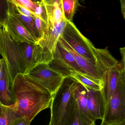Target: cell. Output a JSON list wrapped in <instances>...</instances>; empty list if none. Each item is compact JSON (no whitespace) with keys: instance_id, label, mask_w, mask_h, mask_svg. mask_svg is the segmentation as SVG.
<instances>
[{"instance_id":"6da1fadb","label":"cell","mask_w":125,"mask_h":125,"mask_svg":"<svg viewBox=\"0 0 125 125\" xmlns=\"http://www.w3.org/2000/svg\"><path fill=\"white\" fill-rule=\"evenodd\" d=\"M19 114L29 123L40 112L50 108L53 95L46 88L27 74L19 73L13 82Z\"/></svg>"},{"instance_id":"7a4b0ae2","label":"cell","mask_w":125,"mask_h":125,"mask_svg":"<svg viewBox=\"0 0 125 125\" xmlns=\"http://www.w3.org/2000/svg\"><path fill=\"white\" fill-rule=\"evenodd\" d=\"M78 82L70 76L65 77L52 97L50 108L52 125H70L75 108L74 92Z\"/></svg>"},{"instance_id":"3957f363","label":"cell","mask_w":125,"mask_h":125,"mask_svg":"<svg viewBox=\"0 0 125 125\" xmlns=\"http://www.w3.org/2000/svg\"><path fill=\"white\" fill-rule=\"evenodd\" d=\"M61 37L79 55L95 64L96 48L90 40L81 33L73 22L67 20Z\"/></svg>"},{"instance_id":"277c9868","label":"cell","mask_w":125,"mask_h":125,"mask_svg":"<svg viewBox=\"0 0 125 125\" xmlns=\"http://www.w3.org/2000/svg\"><path fill=\"white\" fill-rule=\"evenodd\" d=\"M0 54L3 59L12 82L20 73L18 44L10 37L6 24L0 27Z\"/></svg>"},{"instance_id":"5b68a950","label":"cell","mask_w":125,"mask_h":125,"mask_svg":"<svg viewBox=\"0 0 125 125\" xmlns=\"http://www.w3.org/2000/svg\"><path fill=\"white\" fill-rule=\"evenodd\" d=\"M102 122L107 123H125V74L120 76L115 91L106 103Z\"/></svg>"},{"instance_id":"8992f818","label":"cell","mask_w":125,"mask_h":125,"mask_svg":"<svg viewBox=\"0 0 125 125\" xmlns=\"http://www.w3.org/2000/svg\"><path fill=\"white\" fill-rule=\"evenodd\" d=\"M49 67L65 78L70 76L72 71L87 74L78 64L73 56L63 46L59 40L56 46L53 59L48 63Z\"/></svg>"},{"instance_id":"52a82bcc","label":"cell","mask_w":125,"mask_h":125,"mask_svg":"<svg viewBox=\"0 0 125 125\" xmlns=\"http://www.w3.org/2000/svg\"><path fill=\"white\" fill-rule=\"evenodd\" d=\"M38 82L51 93L54 94L65 77L51 69L47 63H39L26 74Z\"/></svg>"},{"instance_id":"ba28073f","label":"cell","mask_w":125,"mask_h":125,"mask_svg":"<svg viewBox=\"0 0 125 125\" xmlns=\"http://www.w3.org/2000/svg\"><path fill=\"white\" fill-rule=\"evenodd\" d=\"M66 21L64 20L56 23H48L44 37L37 43L41 47L45 63L48 64L53 59L57 44L63 33Z\"/></svg>"},{"instance_id":"9c48e42d","label":"cell","mask_w":125,"mask_h":125,"mask_svg":"<svg viewBox=\"0 0 125 125\" xmlns=\"http://www.w3.org/2000/svg\"><path fill=\"white\" fill-rule=\"evenodd\" d=\"M21 73L26 74L39 63H45L42 50L37 43H18Z\"/></svg>"},{"instance_id":"30bf717a","label":"cell","mask_w":125,"mask_h":125,"mask_svg":"<svg viewBox=\"0 0 125 125\" xmlns=\"http://www.w3.org/2000/svg\"><path fill=\"white\" fill-rule=\"evenodd\" d=\"M85 87L87 91V109L89 114L95 121L102 120L106 106L102 90H94Z\"/></svg>"},{"instance_id":"8fae6325","label":"cell","mask_w":125,"mask_h":125,"mask_svg":"<svg viewBox=\"0 0 125 125\" xmlns=\"http://www.w3.org/2000/svg\"><path fill=\"white\" fill-rule=\"evenodd\" d=\"M6 25L10 37L17 43H37L20 22L10 12Z\"/></svg>"},{"instance_id":"7c38bea8","label":"cell","mask_w":125,"mask_h":125,"mask_svg":"<svg viewBox=\"0 0 125 125\" xmlns=\"http://www.w3.org/2000/svg\"><path fill=\"white\" fill-rule=\"evenodd\" d=\"M125 73L121 72L119 65L106 69L103 74V87L102 92L107 103L115 91L120 76Z\"/></svg>"},{"instance_id":"4fadbf2b","label":"cell","mask_w":125,"mask_h":125,"mask_svg":"<svg viewBox=\"0 0 125 125\" xmlns=\"http://www.w3.org/2000/svg\"><path fill=\"white\" fill-rule=\"evenodd\" d=\"M16 100L12 82L5 63L2 76L0 79V103L5 106L15 104Z\"/></svg>"},{"instance_id":"5bb4252c","label":"cell","mask_w":125,"mask_h":125,"mask_svg":"<svg viewBox=\"0 0 125 125\" xmlns=\"http://www.w3.org/2000/svg\"><path fill=\"white\" fill-rule=\"evenodd\" d=\"M61 37L59 40L63 46L73 56L79 65L87 75L97 79L102 80V75L99 68L96 64L90 62L77 53L72 48L65 42Z\"/></svg>"},{"instance_id":"9a60e30c","label":"cell","mask_w":125,"mask_h":125,"mask_svg":"<svg viewBox=\"0 0 125 125\" xmlns=\"http://www.w3.org/2000/svg\"><path fill=\"white\" fill-rule=\"evenodd\" d=\"M62 0H44L47 12L48 23H56L65 20L63 15Z\"/></svg>"},{"instance_id":"2e32d148","label":"cell","mask_w":125,"mask_h":125,"mask_svg":"<svg viewBox=\"0 0 125 125\" xmlns=\"http://www.w3.org/2000/svg\"><path fill=\"white\" fill-rule=\"evenodd\" d=\"M70 76L73 78L77 82L91 89L100 90L103 88V82L102 80L91 77L87 74L72 71Z\"/></svg>"},{"instance_id":"e0dca14e","label":"cell","mask_w":125,"mask_h":125,"mask_svg":"<svg viewBox=\"0 0 125 125\" xmlns=\"http://www.w3.org/2000/svg\"><path fill=\"white\" fill-rule=\"evenodd\" d=\"M22 118L18 112L14 104L10 106L1 105L0 125H13Z\"/></svg>"},{"instance_id":"ac0fdd59","label":"cell","mask_w":125,"mask_h":125,"mask_svg":"<svg viewBox=\"0 0 125 125\" xmlns=\"http://www.w3.org/2000/svg\"><path fill=\"white\" fill-rule=\"evenodd\" d=\"M10 13L12 14L20 22L24 28L33 37L37 44L40 40L39 35L36 27L34 17L26 16L18 14L12 10L11 6Z\"/></svg>"},{"instance_id":"d6986e66","label":"cell","mask_w":125,"mask_h":125,"mask_svg":"<svg viewBox=\"0 0 125 125\" xmlns=\"http://www.w3.org/2000/svg\"><path fill=\"white\" fill-rule=\"evenodd\" d=\"M75 102L79 109L87 116L95 122L90 116L87 109V91L86 87L78 82L74 92Z\"/></svg>"},{"instance_id":"ffe728a7","label":"cell","mask_w":125,"mask_h":125,"mask_svg":"<svg viewBox=\"0 0 125 125\" xmlns=\"http://www.w3.org/2000/svg\"><path fill=\"white\" fill-rule=\"evenodd\" d=\"M62 4L65 19L73 22V17L78 7L80 6L79 0H62Z\"/></svg>"},{"instance_id":"44dd1931","label":"cell","mask_w":125,"mask_h":125,"mask_svg":"<svg viewBox=\"0 0 125 125\" xmlns=\"http://www.w3.org/2000/svg\"><path fill=\"white\" fill-rule=\"evenodd\" d=\"M95 125V122L81 111L75 103L73 115L70 125Z\"/></svg>"},{"instance_id":"7402d4cb","label":"cell","mask_w":125,"mask_h":125,"mask_svg":"<svg viewBox=\"0 0 125 125\" xmlns=\"http://www.w3.org/2000/svg\"><path fill=\"white\" fill-rule=\"evenodd\" d=\"M10 10L9 0H0V27L6 24Z\"/></svg>"},{"instance_id":"603a6c76","label":"cell","mask_w":125,"mask_h":125,"mask_svg":"<svg viewBox=\"0 0 125 125\" xmlns=\"http://www.w3.org/2000/svg\"><path fill=\"white\" fill-rule=\"evenodd\" d=\"M34 18L36 27L39 35V42L44 37L46 30L48 27V24L37 16H34Z\"/></svg>"},{"instance_id":"cb8c5ba5","label":"cell","mask_w":125,"mask_h":125,"mask_svg":"<svg viewBox=\"0 0 125 125\" xmlns=\"http://www.w3.org/2000/svg\"><path fill=\"white\" fill-rule=\"evenodd\" d=\"M9 1L13 4L24 7L34 13L38 4L34 3L31 0H9Z\"/></svg>"},{"instance_id":"d4e9b609","label":"cell","mask_w":125,"mask_h":125,"mask_svg":"<svg viewBox=\"0 0 125 125\" xmlns=\"http://www.w3.org/2000/svg\"><path fill=\"white\" fill-rule=\"evenodd\" d=\"M34 13L35 16H37L48 24V16L44 2L37 4Z\"/></svg>"},{"instance_id":"484cf974","label":"cell","mask_w":125,"mask_h":125,"mask_svg":"<svg viewBox=\"0 0 125 125\" xmlns=\"http://www.w3.org/2000/svg\"><path fill=\"white\" fill-rule=\"evenodd\" d=\"M9 2L11 8L17 13L26 16H32L33 17L35 16L34 13L29 10L19 5H15L10 3V1Z\"/></svg>"},{"instance_id":"4316f807","label":"cell","mask_w":125,"mask_h":125,"mask_svg":"<svg viewBox=\"0 0 125 125\" xmlns=\"http://www.w3.org/2000/svg\"><path fill=\"white\" fill-rule=\"evenodd\" d=\"M120 52L121 54V61L119 63V68L121 72L125 73V47L121 48L120 49Z\"/></svg>"},{"instance_id":"83f0119b","label":"cell","mask_w":125,"mask_h":125,"mask_svg":"<svg viewBox=\"0 0 125 125\" xmlns=\"http://www.w3.org/2000/svg\"><path fill=\"white\" fill-rule=\"evenodd\" d=\"M31 123H29L23 118L19 120L13 125H30Z\"/></svg>"},{"instance_id":"f1b7e54d","label":"cell","mask_w":125,"mask_h":125,"mask_svg":"<svg viewBox=\"0 0 125 125\" xmlns=\"http://www.w3.org/2000/svg\"><path fill=\"white\" fill-rule=\"evenodd\" d=\"M121 3V11L124 19L125 17V0H120Z\"/></svg>"},{"instance_id":"f546056e","label":"cell","mask_w":125,"mask_h":125,"mask_svg":"<svg viewBox=\"0 0 125 125\" xmlns=\"http://www.w3.org/2000/svg\"><path fill=\"white\" fill-rule=\"evenodd\" d=\"M4 61L3 58L0 59V79L2 76L3 70L4 65Z\"/></svg>"},{"instance_id":"4dcf8cb0","label":"cell","mask_w":125,"mask_h":125,"mask_svg":"<svg viewBox=\"0 0 125 125\" xmlns=\"http://www.w3.org/2000/svg\"><path fill=\"white\" fill-rule=\"evenodd\" d=\"M101 125H125V123H107L102 122Z\"/></svg>"},{"instance_id":"1f68e13d","label":"cell","mask_w":125,"mask_h":125,"mask_svg":"<svg viewBox=\"0 0 125 125\" xmlns=\"http://www.w3.org/2000/svg\"><path fill=\"white\" fill-rule=\"evenodd\" d=\"M31 0L34 3L37 4H39L44 2V0Z\"/></svg>"},{"instance_id":"d6a6232c","label":"cell","mask_w":125,"mask_h":125,"mask_svg":"<svg viewBox=\"0 0 125 125\" xmlns=\"http://www.w3.org/2000/svg\"><path fill=\"white\" fill-rule=\"evenodd\" d=\"M51 125V124H50V123H49V125Z\"/></svg>"},{"instance_id":"836d02e7","label":"cell","mask_w":125,"mask_h":125,"mask_svg":"<svg viewBox=\"0 0 125 125\" xmlns=\"http://www.w3.org/2000/svg\"><path fill=\"white\" fill-rule=\"evenodd\" d=\"M1 105V104L0 103V107Z\"/></svg>"}]
</instances>
